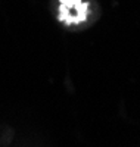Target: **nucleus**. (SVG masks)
<instances>
[]
</instances>
